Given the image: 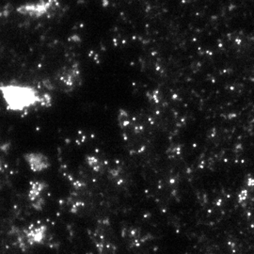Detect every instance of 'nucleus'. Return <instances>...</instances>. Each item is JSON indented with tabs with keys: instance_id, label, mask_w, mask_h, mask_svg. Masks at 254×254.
Masks as SVG:
<instances>
[{
	"instance_id": "1",
	"label": "nucleus",
	"mask_w": 254,
	"mask_h": 254,
	"mask_svg": "<svg viewBox=\"0 0 254 254\" xmlns=\"http://www.w3.org/2000/svg\"><path fill=\"white\" fill-rule=\"evenodd\" d=\"M0 91L8 110L11 112H22L38 105L43 106V95L28 85L1 84Z\"/></svg>"
},
{
	"instance_id": "2",
	"label": "nucleus",
	"mask_w": 254,
	"mask_h": 254,
	"mask_svg": "<svg viewBox=\"0 0 254 254\" xmlns=\"http://www.w3.org/2000/svg\"><path fill=\"white\" fill-rule=\"evenodd\" d=\"M59 7V0H38L20 5L16 8V12L25 17L40 19L57 11Z\"/></svg>"
},
{
	"instance_id": "3",
	"label": "nucleus",
	"mask_w": 254,
	"mask_h": 254,
	"mask_svg": "<svg viewBox=\"0 0 254 254\" xmlns=\"http://www.w3.org/2000/svg\"><path fill=\"white\" fill-rule=\"evenodd\" d=\"M24 158L31 171L36 173L44 171L50 167V161L48 157L42 152H26L24 154Z\"/></svg>"
},
{
	"instance_id": "4",
	"label": "nucleus",
	"mask_w": 254,
	"mask_h": 254,
	"mask_svg": "<svg viewBox=\"0 0 254 254\" xmlns=\"http://www.w3.org/2000/svg\"><path fill=\"white\" fill-rule=\"evenodd\" d=\"M46 187V184L42 181H33L30 183V187L28 191V200L32 203L36 210H41L43 205V200L42 194Z\"/></svg>"
},
{
	"instance_id": "5",
	"label": "nucleus",
	"mask_w": 254,
	"mask_h": 254,
	"mask_svg": "<svg viewBox=\"0 0 254 254\" xmlns=\"http://www.w3.org/2000/svg\"><path fill=\"white\" fill-rule=\"evenodd\" d=\"M46 226L45 225H32L25 232L26 240L29 245L41 244L46 234Z\"/></svg>"
}]
</instances>
